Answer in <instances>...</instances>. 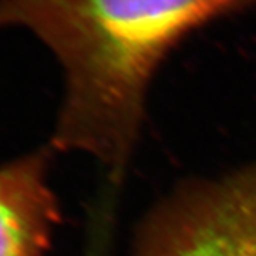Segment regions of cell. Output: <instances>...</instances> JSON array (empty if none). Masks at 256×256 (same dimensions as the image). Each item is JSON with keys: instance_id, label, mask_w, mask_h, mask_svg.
<instances>
[{"instance_id": "cell-3", "label": "cell", "mask_w": 256, "mask_h": 256, "mask_svg": "<svg viewBox=\"0 0 256 256\" xmlns=\"http://www.w3.org/2000/svg\"><path fill=\"white\" fill-rule=\"evenodd\" d=\"M48 150L0 165V256H46L60 210L47 181Z\"/></svg>"}, {"instance_id": "cell-1", "label": "cell", "mask_w": 256, "mask_h": 256, "mask_svg": "<svg viewBox=\"0 0 256 256\" xmlns=\"http://www.w3.org/2000/svg\"><path fill=\"white\" fill-rule=\"evenodd\" d=\"M244 0H0V28H24L57 57L66 97L52 146L112 171L130 158L146 86L190 32Z\"/></svg>"}, {"instance_id": "cell-2", "label": "cell", "mask_w": 256, "mask_h": 256, "mask_svg": "<svg viewBox=\"0 0 256 256\" xmlns=\"http://www.w3.org/2000/svg\"><path fill=\"white\" fill-rule=\"evenodd\" d=\"M134 256H256V162L158 204L138 230Z\"/></svg>"}]
</instances>
